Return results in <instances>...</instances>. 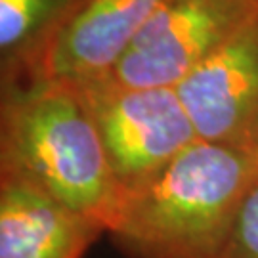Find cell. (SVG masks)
Here are the masks:
<instances>
[{
	"label": "cell",
	"mask_w": 258,
	"mask_h": 258,
	"mask_svg": "<svg viewBox=\"0 0 258 258\" xmlns=\"http://www.w3.org/2000/svg\"><path fill=\"white\" fill-rule=\"evenodd\" d=\"M258 153L197 140L126 195L107 235L126 258H220Z\"/></svg>",
	"instance_id": "cell-1"
},
{
	"label": "cell",
	"mask_w": 258,
	"mask_h": 258,
	"mask_svg": "<svg viewBox=\"0 0 258 258\" xmlns=\"http://www.w3.org/2000/svg\"><path fill=\"white\" fill-rule=\"evenodd\" d=\"M0 174L25 180L71 209L105 222L122 194L81 90L48 77L0 88Z\"/></svg>",
	"instance_id": "cell-2"
},
{
	"label": "cell",
	"mask_w": 258,
	"mask_h": 258,
	"mask_svg": "<svg viewBox=\"0 0 258 258\" xmlns=\"http://www.w3.org/2000/svg\"><path fill=\"white\" fill-rule=\"evenodd\" d=\"M75 83L122 199L155 180L199 140L176 88L124 86L105 73Z\"/></svg>",
	"instance_id": "cell-3"
},
{
	"label": "cell",
	"mask_w": 258,
	"mask_h": 258,
	"mask_svg": "<svg viewBox=\"0 0 258 258\" xmlns=\"http://www.w3.org/2000/svg\"><path fill=\"white\" fill-rule=\"evenodd\" d=\"M256 6L252 0H165L105 75L134 88H176Z\"/></svg>",
	"instance_id": "cell-4"
},
{
	"label": "cell",
	"mask_w": 258,
	"mask_h": 258,
	"mask_svg": "<svg viewBox=\"0 0 258 258\" xmlns=\"http://www.w3.org/2000/svg\"><path fill=\"white\" fill-rule=\"evenodd\" d=\"M176 92L199 140L258 153V6Z\"/></svg>",
	"instance_id": "cell-5"
},
{
	"label": "cell",
	"mask_w": 258,
	"mask_h": 258,
	"mask_svg": "<svg viewBox=\"0 0 258 258\" xmlns=\"http://www.w3.org/2000/svg\"><path fill=\"white\" fill-rule=\"evenodd\" d=\"M102 235L105 222L0 174V258H84Z\"/></svg>",
	"instance_id": "cell-6"
},
{
	"label": "cell",
	"mask_w": 258,
	"mask_h": 258,
	"mask_svg": "<svg viewBox=\"0 0 258 258\" xmlns=\"http://www.w3.org/2000/svg\"><path fill=\"white\" fill-rule=\"evenodd\" d=\"M165 0H88L57 40L48 77L88 79L111 71Z\"/></svg>",
	"instance_id": "cell-7"
},
{
	"label": "cell",
	"mask_w": 258,
	"mask_h": 258,
	"mask_svg": "<svg viewBox=\"0 0 258 258\" xmlns=\"http://www.w3.org/2000/svg\"><path fill=\"white\" fill-rule=\"evenodd\" d=\"M88 0H0V88L48 79L57 40Z\"/></svg>",
	"instance_id": "cell-8"
},
{
	"label": "cell",
	"mask_w": 258,
	"mask_h": 258,
	"mask_svg": "<svg viewBox=\"0 0 258 258\" xmlns=\"http://www.w3.org/2000/svg\"><path fill=\"white\" fill-rule=\"evenodd\" d=\"M220 258H258V178L241 203Z\"/></svg>",
	"instance_id": "cell-9"
},
{
	"label": "cell",
	"mask_w": 258,
	"mask_h": 258,
	"mask_svg": "<svg viewBox=\"0 0 258 258\" xmlns=\"http://www.w3.org/2000/svg\"><path fill=\"white\" fill-rule=\"evenodd\" d=\"M252 2H254V4H258V0H252Z\"/></svg>",
	"instance_id": "cell-10"
}]
</instances>
